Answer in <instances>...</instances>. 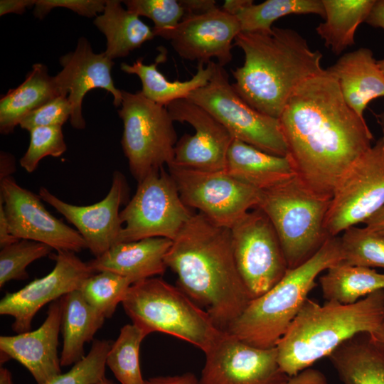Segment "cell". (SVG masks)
<instances>
[{
  "label": "cell",
  "instance_id": "cell-32",
  "mask_svg": "<svg viewBox=\"0 0 384 384\" xmlns=\"http://www.w3.org/2000/svg\"><path fill=\"white\" fill-rule=\"evenodd\" d=\"M292 14H315L325 18L322 0H267L250 3L235 14L244 32L270 33L278 18Z\"/></svg>",
  "mask_w": 384,
  "mask_h": 384
},
{
  "label": "cell",
  "instance_id": "cell-52",
  "mask_svg": "<svg viewBox=\"0 0 384 384\" xmlns=\"http://www.w3.org/2000/svg\"><path fill=\"white\" fill-rule=\"evenodd\" d=\"M0 384H14L11 373L4 367L0 368Z\"/></svg>",
  "mask_w": 384,
  "mask_h": 384
},
{
  "label": "cell",
  "instance_id": "cell-37",
  "mask_svg": "<svg viewBox=\"0 0 384 384\" xmlns=\"http://www.w3.org/2000/svg\"><path fill=\"white\" fill-rule=\"evenodd\" d=\"M111 345L108 340H94L89 353L70 370L45 384H98L105 377L106 360Z\"/></svg>",
  "mask_w": 384,
  "mask_h": 384
},
{
  "label": "cell",
  "instance_id": "cell-47",
  "mask_svg": "<svg viewBox=\"0 0 384 384\" xmlns=\"http://www.w3.org/2000/svg\"><path fill=\"white\" fill-rule=\"evenodd\" d=\"M365 22L384 30V0H375Z\"/></svg>",
  "mask_w": 384,
  "mask_h": 384
},
{
  "label": "cell",
  "instance_id": "cell-53",
  "mask_svg": "<svg viewBox=\"0 0 384 384\" xmlns=\"http://www.w3.org/2000/svg\"><path fill=\"white\" fill-rule=\"evenodd\" d=\"M378 124L380 125L384 135V112L375 115Z\"/></svg>",
  "mask_w": 384,
  "mask_h": 384
},
{
  "label": "cell",
  "instance_id": "cell-33",
  "mask_svg": "<svg viewBox=\"0 0 384 384\" xmlns=\"http://www.w3.org/2000/svg\"><path fill=\"white\" fill-rule=\"evenodd\" d=\"M149 334L134 324L124 325L112 343L106 364L121 384H145L139 363V349Z\"/></svg>",
  "mask_w": 384,
  "mask_h": 384
},
{
  "label": "cell",
  "instance_id": "cell-9",
  "mask_svg": "<svg viewBox=\"0 0 384 384\" xmlns=\"http://www.w3.org/2000/svg\"><path fill=\"white\" fill-rule=\"evenodd\" d=\"M189 100L218 119L234 139L270 154L287 156L279 119L250 106L235 92L224 67L215 63L208 82L192 92Z\"/></svg>",
  "mask_w": 384,
  "mask_h": 384
},
{
  "label": "cell",
  "instance_id": "cell-40",
  "mask_svg": "<svg viewBox=\"0 0 384 384\" xmlns=\"http://www.w3.org/2000/svg\"><path fill=\"white\" fill-rule=\"evenodd\" d=\"M70 116L68 96L58 95L25 116L19 126L28 131L39 127H62Z\"/></svg>",
  "mask_w": 384,
  "mask_h": 384
},
{
  "label": "cell",
  "instance_id": "cell-22",
  "mask_svg": "<svg viewBox=\"0 0 384 384\" xmlns=\"http://www.w3.org/2000/svg\"><path fill=\"white\" fill-rule=\"evenodd\" d=\"M172 243L171 240L165 238L118 242L87 264L95 273L110 271L134 284L165 272V258Z\"/></svg>",
  "mask_w": 384,
  "mask_h": 384
},
{
  "label": "cell",
  "instance_id": "cell-42",
  "mask_svg": "<svg viewBox=\"0 0 384 384\" xmlns=\"http://www.w3.org/2000/svg\"><path fill=\"white\" fill-rule=\"evenodd\" d=\"M287 384H329L326 378L320 370L308 368L296 375L290 377Z\"/></svg>",
  "mask_w": 384,
  "mask_h": 384
},
{
  "label": "cell",
  "instance_id": "cell-18",
  "mask_svg": "<svg viewBox=\"0 0 384 384\" xmlns=\"http://www.w3.org/2000/svg\"><path fill=\"white\" fill-rule=\"evenodd\" d=\"M38 196L77 228L95 257L102 255L117 243L122 228L119 208L128 196V185L120 171L113 173L107 196L89 206H75L65 202L45 187L40 188Z\"/></svg>",
  "mask_w": 384,
  "mask_h": 384
},
{
  "label": "cell",
  "instance_id": "cell-50",
  "mask_svg": "<svg viewBox=\"0 0 384 384\" xmlns=\"http://www.w3.org/2000/svg\"><path fill=\"white\" fill-rule=\"evenodd\" d=\"M368 337L370 343L384 354V316L379 327L368 334Z\"/></svg>",
  "mask_w": 384,
  "mask_h": 384
},
{
  "label": "cell",
  "instance_id": "cell-12",
  "mask_svg": "<svg viewBox=\"0 0 384 384\" xmlns=\"http://www.w3.org/2000/svg\"><path fill=\"white\" fill-rule=\"evenodd\" d=\"M230 230L239 274L251 299L259 297L289 269L278 235L268 217L258 208L248 211Z\"/></svg>",
  "mask_w": 384,
  "mask_h": 384
},
{
  "label": "cell",
  "instance_id": "cell-19",
  "mask_svg": "<svg viewBox=\"0 0 384 384\" xmlns=\"http://www.w3.org/2000/svg\"><path fill=\"white\" fill-rule=\"evenodd\" d=\"M241 31L235 16L216 7L204 13L186 14L164 38L170 41L184 60L208 64L215 58L224 67L233 60V43Z\"/></svg>",
  "mask_w": 384,
  "mask_h": 384
},
{
  "label": "cell",
  "instance_id": "cell-31",
  "mask_svg": "<svg viewBox=\"0 0 384 384\" xmlns=\"http://www.w3.org/2000/svg\"><path fill=\"white\" fill-rule=\"evenodd\" d=\"M326 301L351 304L379 290H384V273L343 262L326 270L319 278Z\"/></svg>",
  "mask_w": 384,
  "mask_h": 384
},
{
  "label": "cell",
  "instance_id": "cell-8",
  "mask_svg": "<svg viewBox=\"0 0 384 384\" xmlns=\"http://www.w3.org/2000/svg\"><path fill=\"white\" fill-rule=\"evenodd\" d=\"M122 92L118 114L123 122L121 140L129 169L137 183L173 164L177 134L165 106L139 92Z\"/></svg>",
  "mask_w": 384,
  "mask_h": 384
},
{
  "label": "cell",
  "instance_id": "cell-1",
  "mask_svg": "<svg viewBox=\"0 0 384 384\" xmlns=\"http://www.w3.org/2000/svg\"><path fill=\"white\" fill-rule=\"evenodd\" d=\"M278 119L295 178L319 198L331 200L345 171L372 146L365 119L327 69L297 87Z\"/></svg>",
  "mask_w": 384,
  "mask_h": 384
},
{
  "label": "cell",
  "instance_id": "cell-45",
  "mask_svg": "<svg viewBox=\"0 0 384 384\" xmlns=\"http://www.w3.org/2000/svg\"><path fill=\"white\" fill-rule=\"evenodd\" d=\"M179 1L186 14L204 13L218 7L216 1L213 0H179Z\"/></svg>",
  "mask_w": 384,
  "mask_h": 384
},
{
  "label": "cell",
  "instance_id": "cell-15",
  "mask_svg": "<svg viewBox=\"0 0 384 384\" xmlns=\"http://www.w3.org/2000/svg\"><path fill=\"white\" fill-rule=\"evenodd\" d=\"M41 200L12 176L0 180V201L15 238L44 243L57 252L76 253L87 248L78 231L51 215Z\"/></svg>",
  "mask_w": 384,
  "mask_h": 384
},
{
  "label": "cell",
  "instance_id": "cell-13",
  "mask_svg": "<svg viewBox=\"0 0 384 384\" xmlns=\"http://www.w3.org/2000/svg\"><path fill=\"white\" fill-rule=\"evenodd\" d=\"M168 167L183 203L216 225L230 228L257 206L260 191L225 170L204 171L174 164Z\"/></svg>",
  "mask_w": 384,
  "mask_h": 384
},
{
  "label": "cell",
  "instance_id": "cell-4",
  "mask_svg": "<svg viewBox=\"0 0 384 384\" xmlns=\"http://www.w3.org/2000/svg\"><path fill=\"white\" fill-rule=\"evenodd\" d=\"M383 316L384 290L351 304L326 301L321 305L307 298L276 345L281 370L296 375L347 340L375 331Z\"/></svg>",
  "mask_w": 384,
  "mask_h": 384
},
{
  "label": "cell",
  "instance_id": "cell-55",
  "mask_svg": "<svg viewBox=\"0 0 384 384\" xmlns=\"http://www.w3.org/2000/svg\"><path fill=\"white\" fill-rule=\"evenodd\" d=\"M377 63H378V66L380 67V70L384 73V58L381 59V60H377Z\"/></svg>",
  "mask_w": 384,
  "mask_h": 384
},
{
  "label": "cell",
  "instance_id": "cell-10",
  "mask_svg": "<svg viewBox=\"0 0 384 384\" xmlns=\"http://www.w3.org/2000/svg\"><path fill=\"white\" fill-rule=\"evenodd\" d=\"M193 214L164 167L138 182L135 193L120 211L122 228L117 243L149 238L173 241Z\"/></svg>",
  "mask_w": 384,
  "mask_h": 384
},
{
  "label": "cell",
  "instance_id": "cell-29",
  "mask_svg": "<svg viewBox=\"0 0 384 384\" xmlns=\"http://www.w3.org/2000/svg\"><path fill=\"white\" fill-rule=\"evenodd\" d=\"M358 334L328 357L343 384H384V354Z\"/></svg>",
  "mask_w": 384,
  "mask_h": 384
},
{
  "label": "cell",
  "instance_id": "cell-3",
  "mask_svg": "<svg viewBox=\"0 0 384 384\" xmlns=\"http://www.w3.org/2000/svg\"><path fill=\"white\" fill-rule=\"evenodd\" d=\"M234 46L244 53L231 70L238 95L258 112L278 119L288 100L306 80L320 73L323 57L298 32L273 26L270 33L241 31Z\"/></svg>",
  "mask_w": 384,
  "mask_h": 384
},
{
  "label": "cell",
  "instance_id": "cell-48",
  "mask_svg": "<svg viewBox=\"0 0 384 384\" xmlns=\"http://www.w3.org/2000/svg\"><path fill=\"white\" fill-rule=\"evenodd\" d=\"M364 224L368 231L384 236V206L369 218Z\"/></svg>",
  "mask_w": 384,
  "mask_h": 384
},
{
  "label": "cell",
  "instance_id": "cell-46",
  "mask_svg": "<svg viewBox=\"0 0 384 384\" xmlns=\"http://www.w3.org/2000/svg\"><path fill=\"white\" fill-rule=\"evenodd\" d=\"M18 240V239L11 234L10 226L6 216L4 204L2 201H0V247L2 248Z\"/></svg>",
  "mask_w": 384,
  "mask_h": 384
},
{
  "label": "cell",
  "instance_id": "cell-49",
  "mask_svg": "<svg viewBox=\"0 0 384 384\" xmlns=\"http://www.w3.org/2000/svg\"><path fill=\"white\" fill-rule=\"evenodd\" d=\"M15 171L14 157L11 154L1 151L0 154V180L11 176Z\"/></svg>",
  "mask_w": 384,
  "mask_h": 384
},
{
  "label": "cell",
  "instance_id": "cell-23",
  "mask_svg": "<svg viewBox=\"0 0 384 384\" xmlns=\"http://www.w3.org/2000/svg\"><path fill=\"white\" fill-rule=\"evenodd\" d=\"M327 70L336 78L346 104L361 117L370 101L384 97V73L370 48L346 53Z\"/></svg>",
  "mask_w": 384,
  "mask_h": 384
},
{
  "label": "cell",
  "instance_id": "cell-41",
  "mask_svg": "<svg viewBox=\"0 0 384 384\" xmlns=\"http://www.w3.org/2000/svg\"><path fill=\"white\" fill-rule=\"evenodd\" d=\"M106 0H36L34 15L43 19L53 9L65 8L86 17L97 16L102 13Z\"/></svg>",
  "mask_w": 384,
  "mask_h": 384
},
{
  "label": "cell",
  "instance_id": "cell-44",
  "mask_svg": "<svg viewBox=\"0 0 384 384\" xmlns=\"http://www.w3.org/2000/svg\"><path fill=\"white\" fill-rule=\"evenodd\" d=\"M36 0H1L0 16L14 13L23 14L27 8L35 6Z\"/></svg>",
  "mask_w": 384,
  "mask_h": 384
},
{
  "label": "cell",
  "instance_id": "cell-34",
  "mask_svg": "<svg viewBox=\"0 0 384 384\" xmlns=\"http://www.w3.org/2000/svg\"><path fill=\"white\" fill-rule=\"evenodd\" d=\"M132 284L124 277L101 271L87 278L78 290L88 304L105 319H110Z\"/></svg>",
  "mask_w": 384,
  "mask_h": 384
},
{
  "label": "cell",
  "instance_id": "cell-38",
  "mask_svg": "<svg viewBox=\"0 0 384 384\" xmlns=\"http://www.w3.org/2000/svg\"><path fill=\"white\" fill-rule=\"evenodd\" d=\"M126 9L154 22L155 36L164 38L181 21L186 13L179 0H125Z\"/></svg>",
  "mask_w": 384,
  "mask_h": 384
},
{
  "label": "cell",
  "instance_id": "cell-14",
  "mask_svg": "<svg viewBox=\"0 0 384 384\" xmlns=\"http://www.w3.org/2000/svg\"><path fill=\"white\" fill-rule=\"evenodd\" d=\"M200 384H287L277 347L252 346L222 331L205 352Z\"/></svg>",
  "mask_w": 384,
  "mask_h": 384
},
{
  "label": "cell",
  "instance_id": "cell-36",
  "mask_svg": "<svg viewBox=\"0 0 384 384\" xmlns=\"http://www.w3.org/2000/svg\"><path fill=\"white\" fill-rule=\"evenodd\" d=\"M52 250L44 243L23 239L1 248L0 287L11 280L28 279V265L48 255Z\"/></svg>",
  "mask_w": 384,
  "mask_h": 384
},
{
  "label": "cell",
  "instance_id": "cell-5",
  "mask_svg": "<svg viewBox=\"0 0 384 384\" xmlns=\"http://www.w3.org/2000/svg\"><path fill=\"white\" fill-rule=\"evenodd\" d=\"M342 260L341 238L331 236L311 258L288 269L269 291L252 299L226 331L255 347H275L316 286L318 275Z\"/></svg>",
  "mask_w": 384,
  "mask_h": 384
},
{
  "label": "cell",
  "instance_id": "cell-7",
  "mask_svg": "<svg viewBox=\"0 0 384 384\" xmlns=\"http://www.w3.org/2000/svg\"><path fill=\"white\" fill-rule=\"evenodd\" d=\"M330 201L309 193L295 176L260 191L257 208L271 221L289 269L309 260L331 237L324 226Z\"/></svg>",
  "mask_w": 384,
  "mask_h": 384
},
{
  "label": "cell",
  "instance_id": "cell-21",
  "mask_svg": "<svg viewBox=\"0 0 384 384\" xmlns=\"http://www.w3.org/2000/svg\"><path fill=\"white\" fill-rule=\"evenodd\" d=\"M61 316L59 299L51 302L45 321L37 329L1 336V363L9 359L17 361L30 372L37 384H45L62 373L58 354Z\"/></svg>",
  "mask_w": 384,
  "mask_h": 384
},
{
  "label": "cell",
  "instance_id": "cell-30",
  "mask_svg": "<svg viewBox=\"0 0 384 384\" xmlns=\"http://www.w3.org/2000/svg\"><path fill=\"white\" fill-rule=\"evenodd\" d=\"M375 0H322L325 21L316 28L325 46L338 55L354 44L358 26L365 22Z\"/></svg>",
  "mask_w": 384,
  "mask_h": 384
},
{
  "label": "cell",
  "instance_id": "cell-16",
  "mask_svg": "<svg viewBox=\"0 0 384 384\" xmlns=\"http://www.w3.org/2000/svg\"><path fill=\"white\" fill-rule=\"evenodd\" d=\"M53 258L55 264L48 274L6 293L0 301V314L14 318L12 330L16 334L30 331L35 315L44 305L78 290L95 273L74 252L59 251Z\"/></svg>",
  "mask_w": 384,
  "mask_h": 384
},
{
  "label": "cell",
  "instance_id": "cell-28",
  "mask_svg": "<svg viewBox=\"0 0 384 384\" xmlns=\"http://www.w3.org/2000/svg\"><path fill=\"white\" fill-rule=\"evenodd\" d=\"M121 2L106 0L103 12L93 21L106 38L104 53L112 60L128 55L156 36L152 28L144 23L139 16L124 9Z\"/></svg>",
  "mask_w": 384,
  "mask_h": 384
},
{
  "label": "cell",
  "instance_id": "cell-26",
  "mask_svg": "<svg viewBox=\"0 0 384 384\" xmlns=\"http://www.w3.org/2000/svg\"><path fill=\"white\" fill-rule=\"evenodd\" d=\"M60 300L63 338L60 359L61 366H69L85 356V344L93 339L105 318L87 302L79 290L64 295Z\"/></svg>",
  "mask_w": 384,
  "mask_h": 384
},
{
  "label": "cell",
  "instance_id": "cell-11",
  "mask_svg": "<svg viewBox=\"0 0 384 384\" xmlns=\"http://www.w3.org/2000/svg\"><path fill=\"white\" fill-rule=\"evenodd\" d=\"M384 206V135L360 156L337 183L324 226L330 236L364 223Z\"/></svg>",
  "mask_w": 384,
  "mask_h": 384
},
{
  "label": "cell",
  "instance_id": "cell-43",
  "mask_svg": "<svg viewBox=\"0 0 384 384\" xmlns=\"http://www.w3.org/2000/svg\"><path fill=\"white\" fill-rule=\"evenodd\" d=\"M145 384H200L194 373L188 372L175 375H159L145 380Z\"/></svg>",
  "mask_w": 384,
  "mask_h": 384
},
{
  "label": "cell",
  "instance_id": "cell-24",
  "mask_svg": "<svg viewBox=\"0 0 384 384\" xmlns=\"http://www.w3.org/2000/svg\"><path fill=\"white\" fill-rule=\"evenodd\" d=\"M224 170L260 191L295 176L287 156L268 154L236 139L228 149Z\"/></svg>",
  "mask_w": 384,
  "mask_h": 384
},
{
  "label": "cell",
  "instance_id": "cell-20",
  "mask_svg": "<svg viewBox=\"0 0 384 384\" xmlns=\"http://www.w3.org/2000/svg\"><path fill=\"white\" fill-rule=\"evenodd\" d=\"M59 62L63 68L54 76L55 82L60 95L68 96L71 107L70 121L75 129L85 127L82 100L92 89L107 90L113 96L114 105L121 106L122 92L115 87L112 76L113 60L104 53H94L85 38H80L75 50L60 57Z\"/></svg>",
  "mask_w": 384,
  "mask_h": 384
},
{
  "label": "cell",
  "instance_id": "cell-2",
  "mask_svg": "<svg viewBox=\"0 0 384 384\" xmlns=\"http://www.w3.org/2000/svg\"><path fill=\"white\" fill-rule=\"evenodd\" d=\"M165 262L178 288L206 308L220 330L226 331L252 300L235 262L230 228L199 212L173 240Z\"/></svg>",
  "mask_w": 384,
  "mask_h": 384
},
{
  "label": "cell",
  "instance_id": "cell-25",
  "mask_svg": "<svg viewBox=\"0 0 384 384\" xmlns=\"http://www.w3.org/2000/svg\"><path fill=\"white\" fill-rule=\"evenodd\" d=\"M60 95L54 76L42 63L33 65L24 81L0 100V132L12 133L28 114Z\"/></svg>",
  "mask_w": 384,
  "mask_h": 384
},
{
  "label": "cell",
  "instance_id": "cell-17",
  "mask_svg": "<svg viewBox=\"0 0 384 384\" xmlns=\"http://www.w3.org/2000/svg\"><path fill=\"white\" fill-rule=\"evenodd\" d=\"M166 107L174 122L188 123L195 130L193 134H184L177 141L172 164L204 171L224 170L234 139L229 131L188 98L175 100Z\"/></svg>",
  "mask_w": 384,
  "mask_h": 384
},
{
  "label": "cell",
  "instance_id": "cell-51",
  "mask_svg": "<svg viewBox=\"0 0 384 384\" xmlns=\"http://www.w3.org/2000/svg\"><path fill=\"white\" fill-rule=\"evenodd\" d=\"M251 0H227L225 1L222 9L234 15L242 6L250 3Z\"/></svg>",
  "mask_w": 384,
  "mask_h": 384
},
{
  "label": "cell",
  "instance_id": "cell-35",
  "mask_svg": "<svg viewBox=\"0 0 384 384\" xmlns=\"http://www.w3.org/2000/svg\"><path fill=\"white\" fill-rule=\"evenodd\" d=\"M341 238L342 262L354 266L384 269V236L365 227L352 226Z\"/></svg>",
  "mask_w": 384,
  "mask_h": 384
},
{
  "label": "cell",
  "instance_id": "cell-39",
  "mask_svg": "<svg viewBox=\"0 0 384 384\" xmlns=\"http://www.w3.org/2000/svg\"><path fill=\"white\" fill-rule=\"evenodd\" d=\"M29 132L28 149L20 159L21 166L28 173L33 172L43 158L59 157L67 150L62 127H39Z\"/></svg>",
  "mask_w": 384,
  "mask_h": 384
},
{
  "label": "cell",
  "instance_id": "cell-54",
  "mask_svg": "<svg viewBox=\"0 0 384 384\" xmlns=\"http://www.w3.org/2000/svg\"><path fill=\"white\" fill-rule=\"evenodd\" d=\"M98 384H116L113 380L105 377Z\"/></svg>",
  "mask_w": 384,
  "mask_h": 384
},
{
  "label": "cell",
  "instance_id": "cell-27",
  "mask_svg": "<svg viewBox=\"0 0 384 384\" xmlns=\"http://www.w3.org/2000/svg\"><path fill=\"white\" fill-rule=\"evenodd\" d=\"M166 59V51L162 48L154 63L144 64L142 59L139 58L131 65L122 63L120 65L123 72L139 77L144 96L165 107L175 100L188 98L192 92L205 86L212 76L215 63L210 61L206 67L198 63L196 73L190 80L171 82L158 70V65Z\"/></svg>",
  "mask_w": 384,
  "mask_h": 384
},
{
  "label": "cell",
  "instance_id": "cell-6",
  "mask_svg": "<svg viewBox=\"0 0 384 384\" xmlns=\"http://www.w3.org/2000/svg\"><path fill=\"white\" fill-rule=\"evenodd\" d=\"M133 324L148 334L158 331L187 341L204 353L222 330L180 288L160 278L132 284L122 302Z\"/></svg>",
  "mask_w": 384,
  "mask_h": 384
}]
</instances>
